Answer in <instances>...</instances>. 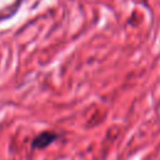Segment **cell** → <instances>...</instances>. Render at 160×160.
<instances>
[{"mask_svg":"<svg viewBox=\"0 0 160 160\" xmlns=\"http://www.w3.org/2000/svg\"><path fill=\"white\" fill-rule=\"evenodd\" d=\"M59 139V134L54 132V131H49V130H45V131H41L39 132L32 140H31V149L32 150H41V149H45L48 146H50L52 142H55L56 140Z\"/></svg>","mask_w":160,"mask_h":160,"instance_id":"6da1fadb","label":"cell"}]
</instances>
